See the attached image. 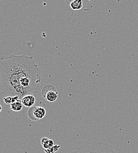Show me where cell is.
<instances>
[{
    "label": "cell",
    "instance_id": "obj_1",
    "mask_svg": "<svg viewBox=\"0 0 138 153\" xmlns=\"http://www.w3.org/2000/svg\"><path fill=\"white\" fill-rule=\"evenodd\" d=\"M41 71L31 56L15 54L0 57V98L37 95Z\"/></svg>",
    "mask_w": 138,
    "mask_h": 153
},
{
    "label": "cell",
    "instance_id": "obj_2",
    "mask_svg": "<svg viewBox=\"0 0 138 153\" xmlns=\"http://www.w3.org/2000/svg\"><path fill=\"white\" fill-rule=\"evenodd\" d=\"M70 153H117L113 147L103 142H87Z\"/></svg>",
    "mask_w": 138,
    "mask_h": 153
},
{
    "label": "cell",
    "instance_id": "obj_3",
    "mask_svg": "<svg viewBox=\"0 0 138 153\" xmlns=\"http://www.w3.org/2000/svg\"><path fill=\"white\" fill-rule=\"evenodd\" d=\"M41 94L46 100L50 102L57 101L59 96V93L56 87L51 84L44 85L42 88Z\"/></svg>",
    "mask_w": 138,
    "mask_h": 153
},
{
    "label": "cell",
    "instance_id": "obj_4",
    "mask_svg": "<svg viewBox=\"0 0 138 153\" xmlns=\"http://www.w3.org/2000/svg\"><path fill=\"white\" fill-rule=\"evenodd\" d=\"M46 110L40 106H33L28 111L27 115L32 121H38L43 119L46 115Z\"/></svg>",
    "mask_w": 138,
    "mask_h": 153
},
{
    "label": "cell",
    "instance_id": "obj_5",
    "mask_svg": "<svg viewBox=\"0 0 138 153\" xmlns=\"http://www.w3.org/2000/svg\"><path fill=\"white\" fill-rule=\"evenodd\" d=\"M21 101L22 105L27 108L33 107L36 102V97L34 96L31 94H28V95L24 96L21 98Z\"/></svg>",
    "mask_w": 138,
    "mask_h": 153
},
{
    "label": "cell",
    "instance_id": "obj_6",
    "mask_svg": "<svg viewBox=\"0 0 138 153\" xmlns=\"http://www.w3.org/2000/svg\"><path fill=\"white\" fill-rule=\"evenodd\" d=\"M41 144L43 146V148L45 149V150H49L54 146L53 141L47 137L42 138L41 140Z\"/></svg>",
    "mask_w": 138,
    "mask_h": 153
},
{
    "label": "cell",
    "instance_id": "obj_7",
    "mask_svg": "<svg viewBox=\"0 0 138 153\" xmlns=\"http://www.w3.org/2000/svg\"><path fill=\"white\" fill-rule=\"evenodd\" d=\"M69 3V5L73 10H80L83 8V1L81 0H73L71 1H66Z\"/></svg>",
    "mask_w": 138,
    "mask_h": 153
},
{
    "label": "cell",
    "instance_id": "obj_8",
    "mask_svg": "<svg viewBox=\"0 0 138 153\" xmlns=\"http://www.w3.org/2000/svg\"><path fill=\"white\" fill-rule=\"evenodd\" d=\"M22 106H23V105L21 102V101L18 100V101L13 102V104H11L10 105V108H11V110L16 111V112H19L22 109Z\"/></svg>",
    "mask_w": 138,
    "mask_h": 153
},
{
    "label": "cell",
    "instance_id": "obj_9",
    "mask_svg": "<svg viewBox=\"0 0 138 153\" xmlns=\"http://www.w3.org/2000/svg\"><path fill=\"white\" fill-rule=\"evenodd\" d=\"M18 100H20V98L17 96H16V97H6L3 98V101L5 102V104H10V105Z\"/></svg>",
    "mask_w": 138,
    "mask_h": 153
},
{
    "label": "cell",
    "instance_id": "obj_10",
    "mask_svg": "<svg viewBox=\"0 0 138 153\" xmlns=\"http://www.w3.org/2000/svg\"><path fill=\"white\" fill-rule=\"evenodd\" d=\"M60 147V145L54 146L51 149H50L49 150H46L45 152L46 153H55L56 152L58 151Z\"/></svg>",
    "mask_w": 138,
    "mask_h": 153
},
{
    "label": "cell",
    "instance_id": "obj_11",
    "mask_svg": "<svg viewBox=\"0 0 138 153\" xmlns=\"http://www.w3.org/2000/svg\"><path fill=\"white\" fill-rule=\"evenodd\" d=\"M1 111H2V106H1V105L0 104V113L1 112Z\"/></svg>",
    "mask_w": 138,
    "mask_h": 153
}]
</instances>
